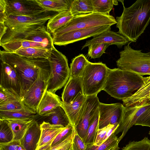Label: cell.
<instances>
[{
    "label": "cell",
    "mask_w": 150,
    "mask_h": 150,
    "mask_svg": "<svg viewBox=\"0 0 150 150\" xmlns=\"http://www.w3.org/2000/svg\"><path fill=\"white\" fill-rule=\"evenodd\" d=\"M123 11L116 18L117 33L130 42H136L144 33L150 21V0H137L130 6L125 7L124 0L119 1Z\"/></svg>",
    "instance_id": "cell-1"
},
{
    "label": "cell",
    "mask_w": 150,
    "mask_h": 150,
    "mask_svg": "<svg viewBox=\"0 0 150 150\" xmlns=\"http://www.w3.org/2000/svg\"><path fill=\"white\" fill-rule=\"evenodd\" d=\"M146 77L119 68L108 69L103 90L111 96L122 100L131 96L143 84Z\"/></svg>",
    "instance_id": "cell-2"
},
{
    "label": "cell",
    "mask_w": 150,
    "mask_h": 150,
    "mask_svg": "<svg viewBox=\"0 0 150 150\" xmlns=\"http://www.w3.org/2000/svg\"><path fill=\"white\" fill-rule=\"evenodd\" d=\"M0 56L1 61L10 65L17 72L22 86V100L36 79L40 68L48 59L25 57L4 50H0Z\"/></svg>",
    "instance_id": "cell-3"
},
{
    "label": "cell",
    "mask_w": 150,
    "mask_h": 150,
    "mask_svg": "<svg viewBox=\"0 0 150 150\" xmlns=\"http://www.w3.org/2000/svg\"><path fill=\"white\" fill-rule=\"evenodd\" d=\"M131 42L120 52V57L116 61L117 68L142 76L150 75V52L143 53L134 49L130 45Z\"/></svg>",
    "instance_id": "cell-4"
},
{
    "label": "cell",
    "mask_w": 150,
    "mask_h": 150,
    "mask_svg": "<svg viewBox=\"0 0 150 150\" xmlns=\"http://www.w3.org/2000/svg\"><path fill=\"white\" fill-rule=\"evenodd\" d=\"M50 64V76L47 91L55 93L67 82L70 77L69 68L65 56L52 48L48 59Z\"/></svg>",
    "instance_id": "cell-5"
},
{
    "label": "cell",
    "mask_w": 150,
    "mask_h": 150,
    "mask_svg": "<svg viewBox=\"0 0 150 150\" xmlns=\"http://www.w3.org/2000/svg\"><path fill=\"white\" fill-rule=\"evenodd\" d=\"M108 69L102 62H88L81 76L83 92L86 96L97 95L103 90Z\"/></svg>",
    "instance_id": "cell-6"
},
{
    "label": "cell",
    "mask_w": 150,
    "mask_h": 150,
    "mask_svg": "<svg viewBox=\"0 0 150 150\" xmlns=\"http://www.w3.org/2000/svg\"><path fill=\"white\" fill-rule=\"evenodd\" d=\"M117 23L115 18L110 15L92 13L74 16L67 24L52 34L58 35L72 30L91 28L97 26L110 25Z\"/></svg>",
    "instance_id": "cell-7"
},
{
    "label": "cell",
    "mask_w": 150,
    "mask_h": 150,
    "mask_svg": "<svg viewBox=\"0 0 150 150\" xmlns=\"http://www.w3.org/2000/svg\"><path fill=\"white\" fill-rule=\"evenodd\" d=\"M50 69L49 61L41 67L36 79L22 100L26 107L36 112L39 103L47 91L50 76Z\"/></svg>",
    "instance_id": "cell-8"
},
{
    "label": "cell",
    "mask_w": 150,
    "mask_h": 150,
    "mask_svg": "<svg viewBox=\"0 0 150 150\" xmlns=\"http://www.w3.org/2000/svg\"><path fill=\"white\" fill-rule=\"evenodd\" d=\"M16 39L54 46L52 36L45 25L29 27L14 31H7L0 39V44Z\"/></svg>",
    "instance_id": "cell-9"
},
{
    "label": "cell",
    "mask_w": 150,
    "mask_h": 150,
    "mask_svg": "<svg viewBox=\"0 0 150 150\" xmlns=\"http://www.w3.org/2000/svg\"><path fill=\"white\" fill-rule=\"evenodd\" d=\"M58 12L45 11L30 16L10 15L4 23L7 31H14L28 27L45 25Z\"/></svg>",
    "instance_id": "cell-10"
},
{
    "label": "cell",
    "mask_w": 150,
    "mask_h": 150,
    "mask_svg": "<svg viewBox=\"0 0 150 150\" xmlns=\"http://www.w3.org/2000/svg\"><path fill=\"white\" fill-rule=\"evenodd\" d=\"M100 103L97 95L87 96L79 112L74 128L84 142L88 129L99 109Z\"/></svg>",
    "instance_id": "cell-11"
},
{
    "label": "cell",
    "mask_w": 150,
    "mask_h": 150,
    "mask_svg": "<svg viewBox=\"0 0 150 150\" xmlns=\"http://www.w3.org/2000/svg\"><path fill=\"white\" fill-rule=\"evenodd\" d=\"M111 25H104L72 30L62 34L52 36L53 44L58 46L69 44L92 37L96 36L103 32L111 29Z\"/></svg>",
    "instance_id": "cell-12"
},
{
    "label": "cell",
    "mask_w": 150,
    "mask_h": 150,
    "mask_svg": "<svg viewBox=\"0 0 150 150\" xmlns=\"http://www.w3.org/2000/svg\"><path fill=\"white\" fill-rule=\"evenodd\" d=\"M150 107V102L140 106H124L122 114L119 125L114 134L122 133L118 138L119 142L122 139L129 129L135 124L139 118Z\"/></svg>",
    "instance_id": "cell-13"
},
{
    "label": "cell",
    "mask_w": 150,
    "mask_h": 150,
    "mask_svg": "<svg viewBox=\"0 0 150 150\" xmlns=\"http://www.w3.org/2000/svg\"><path fill=\"white\" fill-rule=\"evenodd\" d=\"M6 11L10 15L30 16L45 10L35 0H6Z\"/></svg>",
    "instance_id": "cell-14"
},
{
    "label": "cell",
    "mask_w": 150,
    "mask_h": 150,
    "mask_svg": "<svg viewBox=\"0 0 150 150\" xmlns=\"http://www.w3.org/2000/svg\"><path fill=\"white\" fill-rule=\"evenodd\" d=\"M124 106L117 103L107 104L100 103L99 105V129L109 125L119 123L123 112Z\"/></svg>",
    "instance_id": "cell-15"
},
{
    "label": "cell",
    "mask_w": 150,
    "mask_h": 150,
    "mask_svg": "<svg viewBox=\"0 0 150 150\" xmlns=\"http://www.w3.org/2000/svg\"><path fill=\"white\" fill-rule=\"evenodd\" d=\"M0 86L16 94L22 99V88L15 70L8 64L1 61Z\"/></svg>",
    "instance_id": "cell-16"
},
{
    "label": "cell",
    "mask_w": 150,
    "mask_h": 150,
    "mask_svg": "<svg viewBox=\"0 0 150 150\" xmlns=\"http://www.w3.org/2000/svg\"><path fill=\"white\" fill-rule=\"evenodd\" d=\"M129 42L124 36L108 30L93 37L91 40L86 41L81 50L90 45L100 43L108 44L110 45H115L120 48L129 43Z\"/></svg>",
    "instance_id": "cell-17"
},
{
    "label": "cell",
    "mask_w": 150,
    "mask_h": 150,
    "mask_svg": "<svg viewBox=\"0 0 150 150\" xmlns=\"http://www.w3.org/2000/svg\"><path fill=\"white\" fill-rule=\"evenodd\" d=\"M150 75L146 77L143 84L130 97L123 100L125 106H140L150 102Z\"/></svg>",
    "instance_id": "cell-18"
},
{
    "label": "cell",
    "mask_w": 150,
    "mask_h": 150,
    "mask_svg": "<svg viewBox=\"0 0 150 150\" xmlns=\"http://www.w3.org/2000/svg\"><path fill=\"white\" fill-rule=\"evenodd\" d=\"M41 134L40 125L35 120L20 140L21 144L26 150H36Z\"/></svg>",
    "instance_id": "cell-19"
},
{
    "label": "cell",
    "mask_w": 150,
    "mask_h": 150,
    "mask_svg": "<svg viewBox=\"0 0 150 150\" xmlns=\"http://www.w3.org/2000/svg\"><path fill=\"white\" fill-rule=\"evenodd\" d=\"M80 92L83 93L81 77H70L62 94V102L67 104L72 103Z\"/></svg>",
    "instance_id": "cell-20"
},
{
    "label": "cell",
    "mask_w": 150,
    "mask_h": 150,
    "mask_svg": "<svg viewBox=\"0 0 150 150\" xmlns=\"http://www.w3.org/2000/svg\"><path fill=\"white\" fill-rule=\"evenodd\" d=\"M86 98V96L83 93L80 92L72 103L67 104L62 102L61 106L65 110L74 127L76 125L78 116Z\"/></svg>",
    "instance_id": "cell-21"
},
{
    "label": "cell",
    "mask_w": 150,
    "mask_h": 150,
    "mask_svg": "<svg viewBox=\"0 0 150 150\" xmlns=\"http://www.w3.org/2000/svg\"><path fill=\"white\" fill-rule=\"evenodd\" d=\"M41 134L37 150L55 138L65 127L60 125L51 124L44 121L40 125Z\"/></svg>",
    "instance_id": "cell-22"
},
{
    "label": "cell",
    "mask_w": 150,
    "mask_h": 150,
    "mask_svg": "<svg viewBox=\"0 0 150 150\" xmlns=\"http://www.w3.org/2000/svg\"><path fill=\"white\" fill-rule=\"evenodd\" d=\"M62 101L55 93L46 91L38 106L36 112L42 116L53 109L61 106Z\"/></svg>",
    "instance_id": "cell-23"
},
{
    "label": "cell",
    "mask_w": 150,
    "mask_h": 150,
    "mask_svg": "<svg viewBox=\"0 0 150 150\" xmlns=\"http://www.w3.org/2000/svg\"><path fill=\"white\" fill-rule=\"evenodd\" d=\"M0 45L5 51L9 52H14L18 50L24 48L40 47L52 49L54 47L21 39H13Z\"/></svg>",
    "instance_id": "cell-24"
},
{
    "label": "cell",
    "mask_w": 150,
    "mask_h": 150,
    "mask_svg": "<svg viewBox=\"0 0 150 150\" xmlns=\"http://www.w3.org/2000/svg\"><path fill=\"white\" fill-rule=\"evenodd\" d=\"M43 121L65 127L71 124L66 112L61 106H59L42 116Z\"/></svg>",
    "instance_id": "cell-25"
},
{
    "label": "cell",
    "mask_w": 150,
    "mask_h": 150,
    "mask_svg": "<svg viewBox=\"0 0 150 150\" xmlns=\"http://www.w3.org/2000/svg\"><path fill=\"white\" fill-rule=\"evenodd\" d=\"M46 11L59 13L70 9L74 0H35Z\"/></svg>",
    "instance_id": "cell-26"
},
{
    "label": "cell",
    "mask_w": 150,
    "mask_h": 150,
    "mask_svg": "<svg viewBox=\"0 0 150 150\" xmlns=\"http://www.w3.org/2000/svg\"><path fill=\"white\" fill-rule=\"evenodd\" d=\"M73 16L70 9L58 13L48 21L47 25V30L50 33L52 34L68 23Z\"/></svg>",
    "instance_id": "cell-27"
},
{
    "label": "cell",
    "mask_w": 150,
    "mask_h": 150,
    "mask_svg": "<svg viewBox=\"0 0 150 150\" xmlns=\"http://www.w3.org/2000/svg\"><path fill=\"white\" fill-rule=\"evenodd\" d=\"M6 120L13 133V140H20L26 132L28 128L35 120Z\"/></svg>",
    "instance_id": "cell-28"
},
{
    "label": "cell",
    "mask_w": 150,
    "mask_h": 150,
    "mask_svg": "<svg viewBox=\"0 0 150 150\" xmlns=\"http://www.w3.org/2000/svg\"><path fill=\"white\" fill-rule=\"evenodd\" d=\"M37 114L36 111L26 107L20 110L7 112H0V120H27L35 119Z\"/></svg>",
    "instance_id": "cell-29"
},
{
    "label": "cell",
    "mask_w": 150,
    "mask_h": 150,
    "mask_svg": "<svg viewBox=\"0 0 150 150\" xmlns=\"http://www.w3.org/2000/svg\"><path fill=\"white\" fill-rule=\"evenodd\" d=\"M52 49L40 47H29L20 49L14 52L27 58L48 59Z\"/></svg>",
    "instance_id": "cell-30"
},
{
    "label": "cell",
    "mask_w": 150,
    "mask_h": 150,
    "mask_svg": "<svg viewBox=\"0 0 150 150\" xmlns=\"http://www.w3.org/2000/svg\"><path fill=\"white\" fill-rule=\"evenodd\" d=\"M89 62L83 54H80L74 58L70 64V77H81L84 69Z\"/></svg>",
    "instance_id": "cell-31"
},
{
    "label": "cell",
    "mask_w": 150,
    "mask_h": 150,
    "mask_svg": "<svg viewBox=\"0 0 150 150\" xmlns=\"http://www.w3.org/2000/svg\"><path fill=\"white\" fill-rule=\"evenodd\" d=\"M73 16L93 13L91 0H74L70 8Z\"/></svg>",
    "instance_id": "cell-32"
},
{
    "label": "cell",
    "mask_w": 150,
    "mask_h": 150,
    "mask_svg": "<svg viewBox=\"0 0 150 150\" xmlns=\"http://www.w3.org/2000/svg\"><path fill=\"white\" fill-rule=\"evenodd\" d=\"M93 13L110 15L114 5H118V1L115 0H91Z\"/></svg>",
    "instance_id": "cell-33"
},
{
    "label": "cell",
    "mask_w": 150,
    "mask_h": 150,
    "mask_svg": "<svg viewBox=\"0 0 150 150\" xmlns=\"http://www.w3.org/2000/svg\"><path fill=\"white\" fill-rule=\"evenodd\" d=\"M118 138L114 133L99 146L94 144L86 145V150H118Z\"/></svg>",
    "instance_id": "cell-34"
},
{
    "label": "cell",
    "mask_w": 150,
    "mask_h": 150,
    "mask_svg": "<svg viewBox=\"0 0 150 150\" xmlns=\"http://www.w3.org/2000/svg\"><path fill=\"white\" fill-rule=\"evenodd\" d=\"M99 110L92 120L88 129L84 143L86 145L94 144L99 129Z\"/></svg>",
    "instance_id": "cell-35"
},
{
    "label": "cell",
    "mask_w": 150,
    "mask_h": 150,
    "mask_svg": "<svg viewBox=\"0 0 150 150\" xmlns=\"http://www.w3.org/2000/svg\"><path fill=\"white\" fill-rule=\"evenodd\" d=\"M0 143H7L13 140V133L7 120H0Z\"/></svg>",
    "instance_id": "cell-36"
},
{
    "label": "cell",
    "mask_w": 150,
    "mask_h": 150,
    "mask_svg": "<svg viewBox=\"0 0 150 150\" xmlns=\"http://www.w3.org/2000/svg\"><path fill=\"white\" fill-rule=\"evenodd\" d=\"M122 150H150V140L146 137L139 141H131Z\"/></svg>",
    "instance_id": "cell-37"
},
{
    "label": "cell",
    "mask_w": 150,
    "mask_h": 150,
    "mask_svg": "<svg viewBox=\"0 0 150 150\" xmlns=\"http://www.w3.org/2000/svg\"><path fill=\"white\" fill-rule=\"evenodd\" d=\"M110 45L106 43L93 44L88 46V55L91 59L100 57Z\"/></svg>",
    "instance_id": "cell-38"
},
{
    "label": "cell",
    "mask_w": 150,
    "mask_h": 150,
    "mask_svg": "<svg viewBox=\"0 0 150 150\" xmlns=\"http://www.w3.org/2000/svg\"><path fill=\"white\" fill-rule=\"evenodd\" d=\"M19 100L21 99L16 94L0 86V104H6Z\"/></svg>",
    "instance_id": "cell-39"
},
{
    "label": "cell",
    "mask_w": 150,
    "mask_h": 150,
    "mask_svg": "<svg viewBox=\"0 0 150 150\" xmlns=\"http://www.w3.org/2000/svg\"><path fill=\"white\" fill-rule=\"evenodd\" d=\"M74 127V126L70 124L64 127L55 137L53 141L51 147L60 143L64 141L73 132Z\"/></svg>",
    "instance_id": "cell-40"
},
{
    "label": "cell",
    "mask_w": 150,
    "mask_h": 150,
    "mask_svg": "<svg viewBox=\"0 0 150 150\" xmlns=\"http://www.w3.org/2000/svg\"><path fill=\"white\" fill-rule=\"evenodd\" d=\"M26 106L21 100L0 104V112H7L22 109Z\"/></svg>",
    "instance_id": "cell-41"
},
{
    "label": "cell",
    "mask_w": 150,
    "mask_h": 150,
    "mask_svg": "<svg viewBox=\"0 0 150 150\" xmlns=\"http://www.w3.org/2000/svg\"><path fill=\"white\" fill-rule=\"evenodd\" d=\"M0 150H26L21 144L20 140H13L7 143H0Z\"/></svg>",
    "instance_id": "cell-42"
},
{
    "label": "cell",
    "mask_w": 150,
    "mask_h": 150,
    "mask_svg": "<svg viewBox=\"0 0 150 150\" xmlns=\"http://www.w3.org/2000/svg\"><path fill=\"white\" fill-rule=\"evenodd\" d=\"M75 133V128L72 133L60 143L51 147V150H68L71 146Z\"/></svg>",
    "instance_id": "cell-43"
},
{
    "label": "cell",
    "mask_w": 150,
    "mask_h": 150,
    "mask_svg": "<svg viewBox=\"0 0 150 150\" xmlns=\"http://www.w3.org/2000/svg\"><path fill=\"white\" fill-rule=\"evenodd\" d=\"M86 146L82 138L79 135L75 129L74 134L72 143L73 150H86Z\"/></svg>",
    "instance_id": "cell-44"
},
{
    "label": "cell",
    "mask_w": 150,
    "mask_h": 150,
    "mask_svg": "<svg viewBox=\"0 0 150 150\" xmlns=\"http://www.w3.org/2000/svg\"><path fill=\"white\" fill-rule=\"evenodd\" d=\"M135 125L150 127V107L139 118Z\"/></svg>",
    "instance_id": "cell-45"
},
{
    "label": "cell",
    "mask_w": 150,
    "mask_h": 150,
    "mask_svg": "<svg viewBox=\"0 0 150 150\" xmlns=\"http://www.w3.org/2000/svg\"><path fill=\"white\" fill-rule=\"evenodd\" d=\"M114 125H109L102 129H99L94 145L98 146L102 144L103 143L108 131Z\"/></svg>",
    "instance_id": "cell-46"
},
{
    "label": "cell",
    "mask_w": 150,
    "mask_h": 150,
    "mask_svg": "<svg viewBox=\"0 0 150 150\" xmlns=\"http://www.w3.org/2000/svg\"><path fill=\"white\" fill-rule=\"evenodd\" d=\"M6 0H0V23H4L7 18Z\"/></svg>",
    "instance_id": "cell-47"
},
{
    "label": "cell",
    "mask_w": 150,
    "mask_h": 150,
    "mask_svg": "<svg viewBox=\"0 0 150 150\" xmlns=\"http://www.w3.org/2000/svg\"><path fill=\"white\" fill-rule=\"evenodd\" d=\"M119 125V123H117L110 128L106 134L103 143L108 139L113 133H114Z\"/></svg>",
    "instance_id": "cell-48"
},
{
    "label": "cell",
    "mask_w": 150,
    "mask_h": 150,
    "mask_svg": "<svg viewBox=\"0 0 150 150\" xmlns=\"http://www.w3.org/2000/svg\"><path fill=\"white\" fill-rule=\"evenodd\" d=\"M7 29V27L4 23H0V39H1L5 34Z\"/></svg>",
    "instance_id": "cell-49"
},
{
    "label": "cell",
    "mask_w": 150,
    "mask_h": 150,
    "mask_svg": "<svg viewBox=\"0 0 150 150\" xmlns=\"http://www.w3.org/2000/svg\"><path fill=\"white\" fill-rule=\"evenodd\" d=\"M54 139L37 150H51V144Z\"/></svg>",
    "instance_id": "cell-50"
},
{
    "label": "cell",
    "mask_w": 150,
    "mask_h": 150,
    "mask_svg": "<svg viewBox=\"0 0 150 150\" xmlns=\"http://www.w3.org/2000/svg\"><path fill=\"white\" fill-rule=\"evenodd\" d=\"M68 150H73L72 148V145H71V147Z\"/></svg>",
    "instance_id": "cell-51"
},
{
    "label": "cell",
    "mask_w": 150,
    "mask_h": 150,
    "mask_svg": "<svg viewBox=\"0 0 150 150\" xmlns=\"http://www.w3.org/2000/svg\"><path fill=\"white\" fill-rule=\"evenodd\" d=\"M149 134L150 135V131H149Z\"/></svg>",
    "instance_id": "cell-52"
}]
</instances>
